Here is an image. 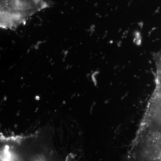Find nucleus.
I'll return each mask as SVG.
<instances>
[{
    "instance_id": "obj_2",
    "label": "nucleus",
    "mask_w": 161,
    "mask_h": 161,
    "mask_svg": "<svg viewBox=\"0 0 161 161\" xmlns=\"http://www.w3.org/2000/svg\"><path fill=\"white\" fill-rule=\"evenodd\" d=\"M49 6L47 0H1V26L16 28Z\"/></svg>"
},
{
    "instance_id": "obj_1",
    "label": "nucleus",
    "mask_w": 161,
    "mask_h": 161,
    "mask_svg": "<svg viewBox=\"0 0 161 161\" xmlns=\"http://www.w3.org/2000/svg\"><path fill=\"white\" fill-rule=\"evenodd\" d=\"M49 133L1 137V161H64L58 154Z\"/></svg>"
}]
</instances>
